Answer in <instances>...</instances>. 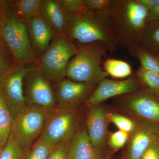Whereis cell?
I'll return each mask as SVG.
<instances>
[{
  "instance_id": "6da1fadb",
  "label": "cell",
  "mask_w": 159,
  "mask_h": 159,
  "mask_svg": "<svg viewBox=\"0 0 159 159\" xmlns=\"http://www.w3.org/2000/svg\"><path fill=\"white\" fill-rule=\"evenodd\" d=\"M68 15L66 35L75 44L100 42L107 46L111 53L120 48L115 38L109 10L94 11L84 7L78 12Z\"/></svg>"
},
{
  "instance_id": "7a4b0ae2",
  "label": "cell",
  "mask_w": 159,
  "mask_h": 159,
  "mask_svg": "<svg viewBox=\"0 0 159 159\" xmlns=\"http://www.w3.org/2000/svg\"><path fill=\"white\" fill-rule=\"evenodd\" d=\"M109 11L119 47L128 50L138 45L149 11L136 0H112Z\"/></svg>"
},
{
  "instance_id": "3957f363",
  "label": "cell",
  "mask_w": 159,
  "mask_h": 159,
  "mask_svg": "<svg viewBox=\"0 0 159 159\" xmlns=\"http://www.w3.org/2000/svg\"><path fill=\"white\" fill-rule=\"evenodd\" d=\"M77 53L69 61L66 77L76 82L96 86L108 75L101 66L102 57L108 51L103 43L78 45Z\"/></svg>"
},
{
  "instance_id": "277c9868",
  "label": "cell",
  "mask_w": 159,
  "mask_h": 159,
  "mask_svg": "<svg viewBox=\"0 0 159 159\" xmlns=\"http://www.w3.org/2000/svg\"><path fill=\"white\" fill-rule=\"evenodd\" d=\"M4 38L18 66L36 65L38 58L34 54L27 32L26 24L6 6L3 22Z\"/></svg>"
},
{
  "instance_id": "5b68a950",
  "label": "cell",
  "mask_w": 159,
  "mask_h": 159,
  "mask_svg": "<svg viewBox=\"0 0 159 159\" xmlns=\"http://www.w3.org/2000/svg\"><path fill=\"white\" fill-rule=\"evenodd\" d=\"M77 46L66 35L55 34L48 50L39 57L35 67L50 80L57 83L66 77L69 61Z\"/></svg>"
},
{
  "instance_id": "8992f818",
  "label": "cell",
  "mask_w": 159,
  "mask_h": 159,
  "mask_svg": "<svg viewBox=\"0 0 159 159\" xmlns=\"http://www.w3.org/2000/svg\"><path fill=\"white\" fill-rule=\"evenodd\" d=\"M50 109L29 106L12 117L11 133L23 149L29 148L42 132Z\"/></svg>"
},
{
  "instance_id": "52a82bcc",
  "label": "cell",
  "mask_w": 159,
  "mask_h": 159,
  "mask_svg": "<svg viewBox=\"0 0 159 159\" xmlns=\"http://www.w3.org/2000/svg\"><path fill=\"white\" fill-rule=\"evenodd\" d=\"M51 111L39 139L56 146L67 141L73 132L77 120L76 112L70 109Z\"/></svg>"
},
{
  "instance_id": "ba28073f",
  "label": "cell",
  "mask_w": 159,
  "mask_h": 159,
  "mask_svg": "<svg viewBox=\"0 0 159 159\" xmlns=\"http://www.w3.org/2000/svg\"><path fill=\"white\" fill-rule=\"evenodd\" d=\"M27 103L50 109L56 105L55 93L51 81L43 74L33 67L26 74Z\"/></svg>"
},
{
  "instance_id": "9c48e42d",
  "label": "cell",
  "mask_w": 159,
  "mask_h": 159,
  "mask_svg": "<svg viewBox=\"0 0 159 159\" xmlns=\"http://www.w3.org/2000/svg\"><path fill=\"white\" fill-rule=\"evenodd\" d=\"M31 68L18 66L0 80V91L6 99L12 117L28 106L23 92V82L26 74Z\"/></svg>"
},
{
  "instance_id": "30bf717a",
  "label": "cell",
  "mask_w": 159,
  "mask_h": 159,
  "mask_svg": "<svg viewBox=\"0 0 159 159\" xmlns=\"http://www.w3.org/2000/svg\"><path fill=\"white\" fill-rule=\"evenodd\" d=\"M142 88L140 81L134 74L128 78L120 80L106 78L98 84L86 100L85 104L90 107L100 104L112 97L132 93Z\"/></svg>"
},
{
  "instance_id": "8fae6325",
  "label": "cell",
  "mask_w": 159,
  "mask_h": 159,
  "mask_svg": "<svg viewBox=\"0 0 159 159\" xmlns=\"http://www.w3.org/2000/svg\"><path fill=\"white\" fill-rule=\"evenodd\" d=\"M123 103L137 118L159 125V98L153 93L142 88L125 95Z\"/></svg>"
},
{
  "instance_id": "7c38bea8",
  "label": "cell",
  "mask_w": 159,
  "mask_h": 159,
  "mask_svg": "<svg viewBox=\"0 0 159 159\" xmlns=\"http://www.w3.org/2000/svg\"><path fill=\"white\" fill-rule=\"evenodd\" d=\"M134 129L129 134L127 159H140L142 154L158 136L159 125L137 118Z\"/></svg>"
},
{
  "instance_id": "4fadbf2b",
  "label": "cell",
  "mask_w": 159,
  "mask_h": 159,
  "mask_svg": "<svg viewBox=\"0 0 159 159\" xmlns=\"http://www.w3.org/2000/svg\"><path fill=\"white\" fill-rule=\"evenodd\" d=\"M55 93L56 101L61 108L70 109L87 100L96 86L63 79L57 83Z\"/></svg>"
},
{
  "instance_id": "5bb4252c",
  "label": "cell",
  "mask_w": 159,
  "mask_h": 159,
  "mask_svg": "<svg viewBox=\"0 0 159 159\" xmlns=\"http://www.w3.org/2000/svg\"><path fill=\"white\" fill-rule=\"evenodd\" d=\"M26 27L31 47L39 58L48 48L56 34L41 16L26 23Z\"/></svg>"
},
{
  "instance_id": "9a60e30c",
  "label": "cell",
  "mask_w": 159,
  "mask_h": 159,
  "mask_svg": "<svg viewBox=\"0 0 159 159\" xmlns=\"http://www.w3.org/2000/svg\"><path fill=\"white\" fill-rule=\"evenodd\" d=\"M87 118V131L91 144L100 148L105 142L107 131V113L100 104L90 107Z\"/></svg>"
},
{
  "instance_id": "2e32d148",
  "label": "cell",
  "mask_w": 159,
  "mask_h": 159,
  "mask_svg": "<svg viewBox=\"0 0 159 159\" xmlns=\"http://www.w3.org/2000/svg\"><path fill=\"white\" fill-rule=\"evenodd\" d=\"M41 16L55 34L66 35L68 15L59 0H43Z\"/></svg>"
},
{
  "instance_id": "e0dca14e",
  "label": "cell",
  "mask_w": 159,
  "mask_h": 159,
  "mask_svg": "<svg viewBox=\"0 0 159 159\" xmlns=\"http://www.w3.org/2000/svg\"><path fill=\"white\" fill-rule=\"evenodd\" d=\"M102 159L101 149L92 145L87 129H83L76 134L69 146L67 159Z\"/></svg>"
},
{
  "instance_id": "ac0fdd59",
  "label": "cell",
  "mask_w": 159,
  "mask_h": 159,
  "mask_svg": "<svg viewBox=\"0 0 159 159\" xmlns=\"http://www.w3.org/2000/svg\"><path fill=\"white\" fill-rule=\"evenodd\" d=\"M6 9L0 13V80L18 67L6 44L3 32Z\"/></svg>"
},
{
  "instance_id": "d6986e66",
  "label": "cell",
  "mask_w": 159,
  "mask_h": 159,
  "mask_svg": "<svg viewBox=\"0 0 159 159\" xmlns=\"http://www.w3.org/2000/svg\"><path fill=\"white\" fill-rule=\"evenodd\" d=\"M43 0H17L12 5L13 11L24 22L41 16Z\"/></svg>"
},
{
  "instance_id": "ffe728a7",
  "label": "cell",
  "mask_w": 159,
  "mask_h": 159,
  "mask_svg": "<svg viewBox=\"0 0 159 159\" xmlns=\"http://www.w3.org/2000/svg\"><path fill=\"white\" fill-rule=\"evenodd\" d=\"M138 45L152 54H159V21L147 24L142 31Z\"/></svg>"
},
{
  "instance_id": "44dd1931",
  "label": "cell",
  "mask_w": 159,
  "mask_h": 159,
  "mask_svg": "<svg viewBox=\"0 0 159 159\" xmlns=\"http://www.w3.org/2000/svg\"><path fill=\"white\" fill-rule=\"evenodd\" d=\"M102 69L107 75L116 79H122L132 76V68L129 63L121 60L107 58L103 61Z\"/></svg>"
},
{
  "instance_id": "7402d4cb",
  "label": "cell",
  "mask_w": 159,
  "mask_h": 159,
  "mask_svg": "<svg viewBox=\"0 0 159 159\" xmlns=\"http://www.w3.org/2000/svg\"><path fill=\"white\" fill-rule=\"evenodd\" d=\"M127 50L132 56L139 60L141 67L159 75V59L156 55L146 51L139 45Z\"/></svg>"
},
{
  "instance_id": "603a6c76",
  "label": "cell",
  "mask_w": 159,
  "mask_h": 159,
  "mask_svg": "<svg viewBox=\"0 0 159 159\" xmlns=\"http://www.w3.org/2000/svg\"><path fill=\"white\" fill-rule=\"evenodd\" d=\"M12 115L0 91V147L6 144L11 133Z\"/></svg>"
},
{
  "instance_id": "cb8c5ba5",
  "label": "cell",
  "mask_w": 159,
  "mask_h": 159,
  "mask_svg": "<svg viewBox=\"0 0 159 159\" xmlns=\"http://www.w3.org/2000/svg\"><path fill=\"white\" fill-rule=\"evenodd\" d=\"M143 88L150 91L159 98V75L139 67L134 73Z\"/></svg>"
},
{
  "instance_id": "d4e9b609",
  "label": "cell",
  "mask_w": 159,
  "mask_h": 159,
  "mask_svg": "<svg viewBox=\"0 0 159 159\" xmlns=\"http://www.w3.org/2000/svg\"><path fill=\"white\" fill-rule=\"evenodd\" d=\"M55 147L39 139L22 159H48Z\"/></svg>"
},
{
  "instance_id": "484cf974",
  "label": "cell",
  "mask_w": 159,
  "mask_h": 159,
  "mask_svg": "<svg viewBox=\"0 0 159 159\" xmlns=\"http://www.w3.org/2000/svg\"><path fill=\"white\" fill-rule=\"evenodd\" d=\"M0 150V159H22L23 148L16 141L12 134Z\"/></svg>"
},
{
  "instance_id": "4316f807",
  "label": "cell",
  "mask_w": 159,
  "mask_h": 159,
  "mask_svg": "<svg viewBox=\"0 0 159 159\" xmlns=\"http://www.w3.org/2000/svg\"><path fill=\"white\" fill-rule=\"evenodd\" d=\"M108 121L113 123L119 130L130 134L134 129L136 125L135 119L116 113L107 114Z\"/></svg>"
},
{
  "instance_id": "83f0119b",
  "label": "cell",
  "mask_w": 159,
  "mask_h": 159,
  "mask_svg": "<svg viewBox=\"0 0 159 159\" xmlns=\"http://www.w3.org/2000/svg\"><path fill=\"white\" fill-rule=\"evenodd\" d=\"M129 134L121 130H118L111 134L109 144L114 150H117L122 148L128 142Z\"/></svg>"
},
{
  "instance_id": "f1b7e54d",
  "label": "cell",
  "mask_w": 159,
  "mask_h": 159,
  "mask_svg": "<svg viewBox=\"0 0 159 159\" xmlns=\"http://www.w3.org/2000/svg\"><path fill=\"white\" fill-rule=\"evenodd\" d=\"M112 2V0H84L86 8L97 11H108Z\"/></svg>"
},
{
  "instance_id": "f546056e",
  "label": "cell",
  "mask_w": 159,
  "mask_h": 159,
  "mask_svg": "<svg viewBox=\"0 0 159 159\" xmlns=\"http://www.w3.org/2000/svg\"><path fill=\"white\" fill-rule=\"evenodd\" d=\"M60 2L68 14L80 11L84 6V0H59Z\"/></svg>"
},
{
  "instance_id": "4dcf8cb0",
  "label": "cell",
  "mask_w": 159,
  "mask_h": 159,
  "mask_svg": "<svg viewBox=\"0 0 159 159\" xmlns=\"http://www.w3.org/2000/svg\"><path fill=\"white\" fill-rule=\"evenodd\" d=\"M69 146L67 140L55 146L48 159H67Z\"/></svg>"
},
{
  "instance_id": "1f68e13d",
  "label": "cell",
  "mask_w": 159,
  "mask_h": 159,
  "mask_svg": "<svg viewBox=\"0 0 159 159\" xmlns=\"http://www.w3.org/2000/svg\"><path fill=\"white\" fill-rule=\"evenodd\" d=\"M140 159H159L158 137L151 143Z\"/></svg>"
},
{
  "instance_id": "d6a6232c",
  "label": "cell",
  "mask_w": 159,
  "mask_h": 159,
  "mask_svg": "<svg viewBox=\"0 0 159 159\" xmlns=\"http://www.w3.org/2000/svg\"><path fill=\"white\" fill-rule=\"evenodd\" d=\"M159 21V0H157L155 5L152 9L148 11L147 23Z\"/></svg>"
},
{
  "instance_id": "836d02e7",
  "label": "cell",
  "mask_w": 159,
  "mask_h": 159,
  "mask_svg": "<svg viewBox=\"0 0 159 159\" xmlns=\"http://www.w3.org/2000/svg\"><path fill=\"white\" fill-rule=\"evenodd\" d=\"M136 1L148 11L152 9L157 2V0H136Z\"/></svg>"
},
{
  "instance_id": "e575fe53",
  "label": "cell",
  "mask_w": 159,
  "mask_h": 159,
  "mask_svg": "<svg viewBox=\"0 0 159 159\" xmlns=\"http://www.w3.org/2000/svg\"><path fill=\"white\" fill-rule=\"evenodd\" d=\"M6 1H0V13L5 9L6 7Z\"/></svg>"
},
{
  "instance_id": "d590c367",
  "label": "cell",
  "mask_w": 159,
  "mask_h": 159,
  "mask_svg": "<svg viewBox=\"0 0 159 159\" xmlns=\"http://www.w3.org/2000/svg\"><path fill=\"white\" fill-rule=\"evenodd\" d=\"M158 137L159 139V129L158 130Z\"/></svg>"
},
{
  "instance_id": "8d00e7d4",
  "label": "cell",
  "mask_w": 159,
  "mask_h": 159,
  "mask_svg": "<svg viewBox=\"0 0 159 159\" xmlns=\"http://www.w3.org/2000/svg\"><path fill=\"white\" fill-rule=\"evenodd\" d=\"M157 56L158 57L159 59V54H157Z\"/></svg>"
},
{
  "instance_id": "74e56055",
  "label": "cell",
  "mask_w": 159,
  "mask_h": 159,
  "mask_svg": "<svg viewBox=\"0 0 159 159\" xmlns=\"http://www.w3.org/2000/svg\"><path fill=\"white\" fill-rule=\"evenodd\" d=\"M0 149H1V147H0Z\"/></svg>"
}]
</instances>
